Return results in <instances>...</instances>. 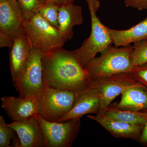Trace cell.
<instances>
[{
    "mask_svg": "<svg viewBox=\"0 0 147 147\" xmlns=\"http://www.w3.org/2000/svg\"><path fill=\"white\" fill-rule=\"evenodd\" d=\"M42 63L43 80L47 87L77 94L91 87L90 76L78 61L75 50L60 47L43 53Z\"/></svg>",
    "mask_w": 147,
    "mask_h": 147,
    "instance_id": "cell-1",
    "label": "cell"
},
{
    "mask_svg": "<svg viewBox=\"0 0 147 147\" xmlns=\"http://www.w3.org/2000/svg\"><path fill=\"white\" fill-rule=\"evenodd\" d=\"M132 50L130 45L120 48L110 45L100 57L93 59L84 68L92 81L116 74L129 72L133 67L130 58Z\"/></svg>",
    "mask_w": 147,
    "mask_h": 147,
    "instance_id": "cell-2",
    "label": "cell"
},
{
    "mask_svg": "<svg viewBox=\"0 0 147 147\" xmlns=\"http://www.w3.org/2000/svg\"><path fill=\"white\" fill-rule=\"evenodd\" d=\"M86 1L90 14L91 31L82 46L75 50L76 58L83 67L95 58L98 53H103L113 43L108 28L98 18L90 1Z\"/></svg>",
    "mask_w": 147,
    "mask_h": 147,
    "instance_id": "cell-3",
    "label": "cell"
},
{
    "mask_svg": "<svg viewBox=\"0 0 147 147\" xmlns=\"http://www.w3.org/2000/svg\"><path fill=\"white\" fill-rule=\"evenodd\" d=\"M24 26L32 47L42 53L62 47L67 41L58 29L50 25L38 13L25 21Z\"/></svg>",
    "mask_w": 147,
    "mask_h": 147,
    "instance_id": "cell-4",
    "label": "cell"
},
{
    "mask_svg": "<svg viewBox=\"0 0 147 147\" xmlns=\"http://www.w3.org/2000/svg\"><path fill=\"white\" fill-rule=\"evenodd\" d=\"M71 91L56 89L46 86L39 99L38 114L50 122H58L73 108L78 95Z\"/></svg>",
    "mask_w": 147,
    "mask_h": 147,
    "instance_id": "cell-5",
    "label": "cell"
},
{
    "mask_svg": "<svg viewBox=\"0 0 147 147\" xmlns=\"http://www.w3.org/2000/svg\"><path fill=\"white\" fill-rule=\"evenodd\" d=\"M135 86H145L134 79L129 72L116 74L93 80L91 88L96 90L101 100L98 113L103 114L117 96L129 88Z\"/></svg>",
    "mask_w": 147,
    "mask_h": 147,
    "instance_id": "cell-6",
    "label": "cell"
},
{
    "mask_svg": "<svg viewBox=\"0 0 147 147\" xmlns=\"http://www.w3.org/2000/svg\"><path fill=\"white\" fill-rule=\"evenodd\" d=\"M36 118L42 127L46 147H71L81 127V118L61 122L48 121L42 119L39 114Z\"/></svg>",
    "mask_w": 147,
    "mask_h": 147,
    "instance_id": "cell-7",
    "label": "cell"
},
{
    "mask_svg": "<svg viewBox=\"0 0 147 147\" xmlns=\"http://www.w3.org/2000/svg\"><path fill=\"white\" fill-rule=\"evenodd\" d=\"M42 54L32 47L26 71L16 89L19 97L34 96L39 99L42 96L46 87L42 75Z\"/></svg>",
    "mask_w": 147,
    "mask_h": 147,
    "instance_id": "cell-8",
    "label": "cell"
},
{
    "mask_svg": "<svg viewBox=\"0 0 147 147\" xmlns=\"http://www.w3.org/2000/svg\"><path fill=\"white\" fill-rule=\"evenodd\" d=\"M32 47L26 33L14 40L9 52L11 73L17 89L26 71Z\"/></svg>",
    "mask_w": 147,
    "mask_h": 147,
    "instance_id": "cell-9",
    "label": "cell"
},
{
    "mask_svg": "<svg viewBox=\"0 0 147 147\" xmlns=\"http://www.w3.org/2000/svg\"><path fill=\"white\" fill-rule=\"evenodd\" d=\"M25 22L16 1L0 0V32L15 40L25 33Z\"/></svg>",
    "mask_w": 147,
    "mask_h": 147,
    "instance_id": "cell-10",
    "label": "cell"
},
{
    "mask_svg": "<svg viewBox=\"0 0 147 147\" xmlns=\"http://www.w3.org/2000/svg\"><path fill=\"white\" fill-rule=\"evenodd\" d=\"M1 100L2 108L13 121L29 120L35 118L39 113V99L34 96L24 98L4 96Z\"/></svg>",
    "mask_w": 147,
    "mask_h": 147,
    "instance_id": "cell-11",
    "label": "cell"
},
{
    "mask_svg": "<svg viewBox=\"0 0 147 147\" xmlns=\"http://www.w3.org/2000/svg\"><path fill=\"white\" fill-rule=\"evenodd\" d=\"M7 125L18 135L19 147H46L42 127L36 117L29 120L13 121Z\"/></svg>",
    "mask_w": 147,
    "mask_h": 147,
    "instance_id": "cell-12",
    "label": "cell"
},
{
    "mask_svg": "<svg viewBox=\"0 0 147 147\" xmlns=\"http://www.w3.org/2000/svg\"><path fill=\"white\" fill-rule=\"evenodd\" d=\"M88 117L99 123L116 138L131 139L138 142L144 127L110 118L104 114L98 113Z\"/></svg>",
    "mask_w": 147,
    "mask_h": 147,
    "instance_id": "cell-13",
    "label": "cell"
},
{
    "mask_svg": "<svg viewBox=\"0 0 147 147\" xmlns=\"http://www.w3.org/2000/svg\"><path fill=\"white\" fill-rule=\"evenodd\" d=\"M100 107L101 100L99 94L96 90L90 88L78 95L71 110L58 122L82 118L86 114L96 115L99 113Z\"/></svg>",
    "mask_w": 147,
    "mask_h": 147,
    "instance_id": "cell-14",
    "label": "cell"
},
{
    "mask_svg": "<svg viewBox=\"0 0 147 147\" xmlns=\"http://www.w3.org/2000/svg\"><path fill=\"white\" fill-rule=\"evenodd\" d=\"M82 8L74 4L63 5L59 8L58 30L67 40L73 36V28L83 23Z\"/></svg>",
    "mask_w": 147,
    "mask_h": 147,
    "instance_id": "cell-15",
    "label": "cell"
},
{
    "mask_svg": "<svg viewBox=\"0 0 147 147\" xmlns=\"http://www.w3.org/2000/svg\"><path fill=\"white\" fill-rule=\"evenodd\" d=\"M115 47H125L147 39V17L140 23L126 30H116L108 28Z\"/></svg>",
    "mask_w": 147,
    "mask_h": 147,
    "instance_id": "cell-16",
    "label": "cell"
},
{
    "mask_svg": "<svg viewBox=\"0 0 147 147\" xmlns=\"http://www.w3.org/2000/svg\"><path fill=\"white\" fill-rule=\"evenodd\" d=\"M120 101L115 103L119 109L141 112L147 109V88L145 86L131 87L121 94Z\"/></svg>",
    "mask_w": 147,
    "mask_h": 147,
    "instance_id": "cell-17",
    "label": "cell"
},
{
    "mask_svg": "<svg viewBox=\"0 0 147 147\" xmlns=\"http://www.w3.org/2000/svg\"><path fill=\"white\" fill-rule=\"evenodd\" d=\"M103 114L110 118L134 125L144 126L147 123V113L123 110L111 103Z\"/></svg>",
    "mask_w": 147,
    "mask_h": 147,
    "instance_id": "cell-18",
    "label": "cell"
},
{
    "mask_svg": "<svg viewBox=\"0 0 147 147\" xmlns=\"http://www.w3.org/2000/svg\"><path fill=\"white\" fill-rule=\"evenodd\" d=\"M25 21L32 18L43 5L42 0H16Z\"/></svg>",
    "mask_w": 147,
    "mask_h": 147,
    "instance_id": "cell-19",
    "label": "cell"
},
{
    "mask_svg": "<svg viewBox=\"0 0 147 147\" xmlns=\"http://www.w3.org/2000/svg\"><path fill=\"white\" fill-rule=\"evenodd\" d=\"M130 58L133 67L147 63V39L134 43Z\"/></svg>",
    "mask_w": 147,
    "mask_h": 147,
    "instance_id": "cell-20",
    "label": "cell"
},
{
    "mask_svg": "<svg viewBox=\"0 0 147 147\" xmlns=\"http://www.w3.org/2000/svg\"><path fill=\"white\" fill-rule=\"evenodd\" d=\"M59 7L51 3L45 4L40 7L37 13L45 21L58 29V16Z\"/></svg>",
    "mask_w": 147,
    "mask_h": 147,
    "instance_id": "cell-21",
    "label": "cell"
},
{
    "mask_svg": "<svg viewBox=\"0 0 147 147\" xmlns=\"http://www.w3.org/2000/svg\"><path fill=\"white\" fill-rule=\"evenodd\" d=\"M15 132L5 123L2 116H0V147H10L11 140L14 136Z\"/></svg>",
    "mask_w": 147,
    "mask_h": 147,
    "instance_id": "cell-22",
    "label": "cell"
},
{
    "mask_svg": "<svg viewBox=\"0 0 147 147\" xmlns=\"http://www.w3.org/2000/svg\"><path fill=\"white\" fill-rule=\"evenodd\" d=\"M129 73L136 81L147 88V63L133 67Z\"/></svg>",
    "mask_w": 147,
    "mask_h": 147,
    "instance_id": "cell-23",
    "label": "cell"
},
{
    "mask_svg": "<svg viewBox=\"0 0 147 147\" xmlns=\"http://www.w3.org/2000/svg\"><path fill=\"white\" fill-rule=\"evenodd\" d=\"M127 7L137 9L138 10H147V0H124Z\"/></svg>",
    "mask_w": 147,
    "mask_h": 147,
    "instance_id": "cell-24",
    "label": "cell"
},
{
    "mask_svg": "<svg viewBox=\"0 0 147 147\" xmlns=\"http://www.w3.org/2000/svg\"><path fill=\"white\" fill-rule=\"evenodd\" d=\"M14 39L0 32V47L11 48L14 43Z\"/></svg>",
    "mask_w": 147,
    "mask_h": 147,
    "instance_id": "cell-25",
    "label": "cell"
},
{
    "mask_svg": "<svg viewBox=\"0 0 147 147\" xmlns=\"http://www.w3.org/2000/svg\"><path fill=\"white\" fill-rule=\"evenodd\" d=\"M42 1L43 4L51 3L56 5L59 7L63 5L71 4L73 3L74 1V0H42Z\"/></svg>",
    "mask_w": 147,
    "mask_h": 147,
    "instance_id": "cell-26",
    "label": "cell"
},
{
    "mask_svg": "<svg viewBox=\"0 0 147 147\" xmlns=\"http://www.w3.org/2000/svg\"><path fill=\"white\" fill-rule=\"evenodd\" d=\"M139 143L144 146L147 147V123L144 126Z\"/></svg>",
    "mask_w": 147,
    "mask_h": 147,
    "instance_id": "cell-27",
    "label": "cell"
},
{
    "mask_svg": "<svg viewBox=\"0 0 147 147\" xmlns=\"http://www.w3.org/2000/svg\"><path fill=\"white\" fill-rule=\"evenodd\" d=\"M90 1L91 2L95 11L96 12H97L100 6V2L99 0H90Z\"/></svg>",
    "mask_w": 147,
    "mask_h": 147,
    "instance_id": "cell-28",
    "label": "cell"
},
{
    "mask_svg": "<svg viewBox=\"0 0 147 147\" xmlns=\"http://www.w3.org/2000/svg\"><path fill=\"white\" fill-rule=\"evenodd\" d=\"M141 112H146V113H147V109H146V110H143V111H141Z\"/></svg>",
    "mask_w": 147,
    "mask_h": 147,
    "instance_id": "cell-29",
    "label": "cell"
},
{
    "mask_svg": "<svg viewBox=\"0 0 147 147\" xmlns=\"http://www.w3.org/2000/svg\"><path fill=\"white\" fill-rule=\"evenodd\" d=\"M13 1H16V0H13Z\"/></svg>",
    "mask_w": 147,
    "mask_h": 147,
    "instance_id": "cell-30",
    "label": "cell"
}]
</instances>
